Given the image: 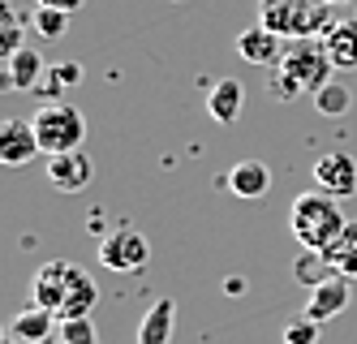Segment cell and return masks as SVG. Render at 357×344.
Returning <instances> with one entry per match:
<instances>
[{
    "label": "cell",
    "instance_id": "obj_1",
    "mask_svg": "<svg viewBox=\"0 0 357 344\" xmlns=\"http://www.w3.org/2000/svg\"><path fill=\"white\" fill-rule=\"evenodd\" d=\"M289 228H293V237L301 241V250H323V254H331V250L344 241V232H349L344 211H340V198H331L323 190H305V194L293 198V207H289Z\"/></svg>",
    "mask_w": 357,
    "mask_h": 344
},
{
    "label": "cell",
    "instance_id": "obj_2",
    "mask_svg": "<svg viewBox=\"0 0 357 344\" xmlns=\"http://www.w3.org/2000/svg\"><path fill=\"white\" fill-rule=\"evenodd\" d=\"M331 69H336V65H331L323 39H293L284 47V57H280V65L267 69V73H271V91L280 99H297L301 91L319 95L331 82Z\"/></svg>",
    "mask_w": 357,
    "mask_h": 344
},
{
    "label": "cell",
    "instance_id": "obj_3",
    "mask_svg": "<svg viewBox=\"0 0 357 344\" xmlns=\"http://www.w3.org/2000/svg\"><path fill=\"white\" fill-rule=\"evenodd\" d=\"M259 22L280 39H323L336 26L323 0H259Z\"/></svg>",
    "mask_w": 357,
    "mask_h": 344
},
{
    "label": "cell",
    "instance_id": "obj_4",
    "mask_svg": "<svg viewBox=\"0 0 357 344\" xmlns=\"http://www.w3.org/2000/svg\"><path fill=\"white\" fill-rule=\"evenodd\" d=\"M35 138H39V151L43 155H61V151H78L82 138H86V117L65 99H52V103H39L35 117Z\"/></svg>",
    "mask_w": 357,
    "mask_h": 344
},
{
    "label": "cell",
    "instance_id": "obj_5",
    "mask_svg": "<svg viewBox=\"0 0 357 344\" xmlns=\"http://www.w3.org/2000/svg\"><path fill=\"white\" fill-rule=\"evenodd\" d=\"M95 258H99V267H108L116 276H130V271H142L146 262H151V241H146L138 228H125L121 224L108 237H99Z\"/></svg>",
    "mask_w": 357,
    "mask_h": 344
},
{
    "label": "cell",
    "instance_id": "obj_6",
    "mask_svg": "<svg viewBox=\"0 0 357 344\" xmlns=\"http://www.w3.org/2000/svg\"><path fill=\"white\" fill-rule=\"evenodd\" d=\"M314 190L331 194V198H349L357 194V160L349 151H327L314 160Z\"/></svg>",
    "mask_w": 357,
    "mask_h": 344
},
{
    "label": "cell",
    "instance_id": "obj_7",
    "mask_svg": "<svg viewBox=\"0 0 357 344\" xmlns=\"http://www.w3.org/2000/svg\"><path fill=\"white\" fill-rule=\"evenodd\" d=\"M39 155V138H35V125L22 121V117H5L0 121V164L5 168H22Z\"/></svg>",
    "mask_w": 357,
    "mask_h": 344
},
{
    "label": "cell",
    "instance_id": "obj_8",
    "mask_svg": "<svg viewBox=\"0 0 357 344\" xmlns=\"http://www.w3.org/2000/svg\"><path fill=\"white\" fill-rule=\"evenodd\" d=\"M95 177V164H91V155L78 147V151H61V155H47V181L56 185L61 194H78L86 190Z\"/></svg>",
    "mask_w": 357,
    "mask_h": 344
},
{
    "label": "cell",
    "instance_id": "obj_9",
    "mask_svg": "<svg viewBox=\"0 0 357 344\" xmlns=\"http://www.w3.org/2000/svg\"><path fill=\"white\" fill-rule=\"evenodd\" d=\"M69 271H73V262H65V258L43 262L35 271V280H31V301L56 314L65 306V293H69Z\"/></svg>",
    "mask_w": 357,
    "mask_h": 344
},
{
    "label": "cell",
    "instance_id": "obj_10",
    "mask_svg": "<svg viewBox=\"0 0 357 344\" xmlns=\"http://www.w3.org/2000/svg\"><path fill=\"white\" fill-rule=\"evenodd\" d=\"M349 301H353V288H349V280L336 271L331 280H323L319 288H310V301H305V319L331 323V319H340V314L349 310Z\"/></svg>",
    "mask_w": 357,
    "mask_h": 344
},
{
    "label": "cell",
    "instance_id": "obj_11",
    "mask_svg": "<svg viewBox=\"0 0 357 344\" xmlns=\"http://www.w3.org/2000/svg\"><path fill=\"white\" fill-rule=\"evenodd\" d=\"M237 57L259 65V69H275L280 57H284V39H280L275 31H267V26H245V31L237 35Z\"/></svg>",
    "mask_w": 357,
    "mask_h": 344
},
{
    "label": "cell",
    "instance_id": "obj_12",
    "mask_svg": "<svg viewBox=\"0 0 357 344\" xmlns=\"http://www.w3.org/2000/svg\"><path fill=\"white\" fill-rule=\"evenodd\" d=\"M61 327V319L52 310H43V306H22L17 314H13V323H9V331H13V340L17 344H47L52 340V331Z\"/></svg>",
    "mask_w": 357,
    "mask_h": 344
},
{
    "label": "cell",
    "instance_id": "obj_13",
    "mask_svg": "<svg viewBox=\"0 0 357 344\" xmlns=\"http://www.w3.org/2000/svg\"><path fill=\"white\" fill-rule=\"evenodd\" d=\"M99 301V284L91 271H82L78 262H73L69 271V293H65V306L56 310V319H91V310Z\"/></svg>",
    "mask_w": 357,
    "mask_h": 344
},
{
    "label": "cell",
    "instance_id": "obj_14",
    "mask_svg": "<svg viewBox=\"0 0 357 344\" xmlns=\"http://www.w3.org/2000/svg\"><path fill=\"white\" fill-rule=\"evenodd\" d=\"M228 190L237 198H245V202H259L271 190V168L263 160H241V164L228 168Z\"/></svg>",
    "mask_w": 357,
    "mask_h": 344
},
{
    "label": "cell",
    "instance_id": "obj_15",
    "mask_svg": "<svg viewBox=\"0 0 357 344\" xmlns=\"http://www.w3.org/2000/svg\"><path fill=\"white\" fill-rule=\"evenodd\" d=\"M241 103H245V87L237 77H220L211 87V95H207V112H211L215 125H233L241 117Z\"/></svg>",
    "mask_w": 357,
    "mask_h": 344
},
{
    "label": "cell",
    "instance_id": "obj_16",
    "mask_svg": "<svg viewBox=\"0 0 357 344\" xmlns=\"http://www.w3.org/2000/svg\"><path fill=\"white\" fill-rule=\"evenodd\" d=\"M323 47L336 69H357V17H340L323 35Z\"/></svg>",
    "mask_w": 357,
    "mask_h": 344
},
{
    "label": "cell",
    "instance_id": "obj_17",
    "mask_svg": "<svg viewBox=\"0 0 357 344\" xmlns=\"http://www.w3.org/2000/svg\"><path fill=\"white\" fill-rule=\"evenodd\" d=\"M172 323H176V301L172 297H160L142 314L138 323V344H168L172 340Z\"/></svg>",
    "mask_w": 357,
    "mask_h": 344
},
{
    "label": "cell",
    "instance_id": "obj_18",
    "mask_svg": "<svg viewBox=\"0 0 357 344\" xmlns=\"http://www.w3.org/2000/svg\"><path fill=\"white\" fill-rule=\"evenodd\" d=\"M5 65H9V87H17V91H35L39 77H43V69H47L35 47H17Z\"/></svg>",
    "mask_w": 357,
    "mask_h": 344
},
{
    "label": "cell",
    "instance_id": "obj_19",
    "mask_svg": "<svg viewBox=\"0 0 357 344\" xmlns=\"http://www.w3.org/2000/svg\"><path fill=\"white\" fill-rule=\"evenodd\" d=\"M340 267L331 262V254H323V250H305L297 262H293V276L301 280V284H310V288H319L323 280H331Z\"/></svg>",
    "mask_w": 357,
    "mask_h": 344
},
{
    "label": "cell",
    "instance_id": "obj_20",
    "mask_svg": "<svg viewBox=\"0 0 357 344\" xmlns=\"http://www.w3.org/2000/svg\"><path fill=\"white\" fill-rule=\"evenodd\" d=\"M22 31H26V26H22V17L13 13V5L0 0V61H9L17 47H26L22 43Z\"/></svg>",
    "mask_w": 357,
    "mask_h": 344
},
{
    "label": "cell",
    "instance_id": "obj_21",
    "mask_svg": "<svg viewBox=\"0 0 357 344\" xmlns=\"http://www.w3.org/2000/svg\"><path fill=\"white\" fill-rule=\"evenodd\" d=\"M31 26H35V35L39 39H61L65 31H69V13L65 9H47V5H35V17H31Z\"/></svg>",
    "mask_w": 357,
    "mask_h": 344
},
{
    "label": "cell",
    "instance_id": "obj_22",
    "mask_svg": "<svg viewBox=\"0 0 357 344\" xmlns=\"http://www.w3.org/2000/svg\"><path fill=\"white\" fill-rule=\"evenodd\" d=\"M314 108H319L323 117H344V112L353 108V95H349V87H340V82H327V87L314 95Z\"/></svg>",
    "mask_w": 357,
    "mask_h": 344
},
{
    "label": "cell",
    "instance_id": "obj_23",
    "mask_svg": "<svg viewBox=\"0 0 357 344\" xmlns=\"http://www.w3.org/2000/svg\"><path fill=\"white\" fill-rule=\"evenodd\" d=\"M56 340H61V344H99L95 319H61Z\"/></svg>",
    "mask_w": 357,
    "mask_h": 344
},
{
    "label": "cell",
    "instance_id": "obj_24",
    "mask_svg": "<svg viewBox=\"0 0 357 344\" xmlns=\"http://www.w3.org/2000/svg\"><path fill=\"white\" fill-rule=\"evenodd\" d=\"M284 344H319V323L301 314L297 323H289V327H284Z\"/></svg>",
    "mask_w": 357,
    "mask_h": 344
},
{
    "label": "cell",
    "instance_id": "obj_25",
    "mask_svg": "<svg viewBox=\"0 0 357 344\" xmlns=\"http://www.w3.org/2000/svg\"><path fill=\"white\" fill-rule=\"evenodd\" d=\"M52 73L61 77V87H78L82 82V65L78 61H61V65H52Z\"/></svg>",
    "mask_w": 357,
    "mask_h": 344
},
{
    "label": "cell",
    "instance_id": "obj_26",
    "mask_svg": "<svg viewBox=\"0 0 357 344\" xmlns=\"http://www.w3.org/2000/svg\"><path fill=\"white\" fill-rule=\"evenodd\" d=\"M39 5H47V9H65V13H78V9H82V0H39Z\"/></svg>",
    "mask_w": 357,
    "mask_h": 344
},
{
    "label": "cell",
    "instance_id": "obj_27",
    "mask_svg": "<svg viewBox=\"0 0 357 344\" xmlns=\"http://www.w3.org/2000/svg\"><path fill=\"white\" fill-rule=\"evenodd\" d=\"M323 5H331V9H336V5H349V0H323Z\"/></svg>",
    "mask_w": 357,
    "mask_h": 344
},
{
    "label": "cell",
    "instance_id": "obj_28",
    "mask_svg": "<svg viewBox=\"0 0 357 344\" xmlns=\"http://www.w3.org/2000/svg\"><path fill=\"white\" fill-rule=\"evenodd\" d=\"M0 344H9V340H5V327H0Z\"/></svg>",
    "mask_w": 357,
    "mask_h": 344
},
{
    "label": "cell",
    "instance_id": "obj_29",
    "mask_svg": "<svg viewBox=\"0 0 357 344\" xmlns=\"http://www.w3.org/2000/svg\"><path fill=\"white\" fill-rule=\"evenodd\" d=\"M47 344H61V340H47Z\"/></svg>",
    "mask_w": 357,
    "mask_h": 344
},
{
    "label": "cell",
    "instance_id": "obj_30",
    "mask_svg": "<svg viewBox=\"0 0 357 344\" xmlns=\"http://www.w3.org/2000/svg\"><path fill=\"white\" fill-rule=\"evenodd\" d=\"M353 5H357V0H353ZM353 17H357V13H353Z\"/></svg>",
    "mask_w": 357,
    "mask_h": 344
}]
</instances>
